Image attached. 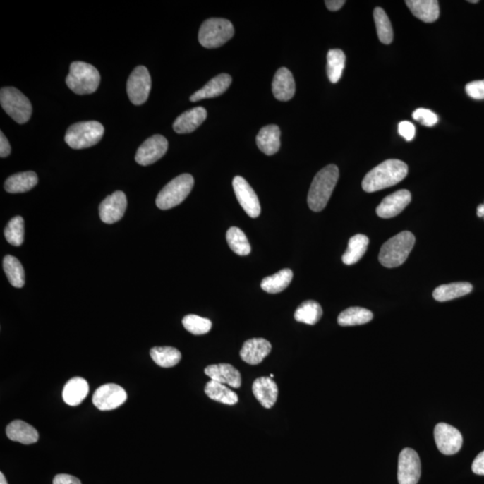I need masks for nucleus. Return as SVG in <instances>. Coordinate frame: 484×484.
I'll use <instances>...</instances> for the list:
<instances>
[{"instance_id": "nucleus-50", "label": "nucleus", "mask_w": 484, "mask_h": 484, "mask_svg": "<svg viewBox=\"0 0 484 484\" xmlns=\"http://www.w3.org/2000/svg\"><path fill=\"white\" fill-rule=\"evenodd\" d=\"M270 377H271V379H273V377H274V374H271Z\"/></svg>"}, {"instance_id": "nucleus-29", "label": "nucleus", "mask_w": 484, "mask_h": 484, "mask_svg": "<svg viewBox=\"0 0 484 484\" xmlns=\"http://www.w3.org/2000/svg\"><path fill=\"white\" fill-rule=\"evenodd\" d=\"M205 392L209 399L217 401V402L234 406L238 403V399L237 394L228 387L226 385L210 380L205 385Z\"/></svg>"}, {"instance_id": "nucleus-34", "label": "nucleus", "mask_w": 484, "mask_h": 484, "mask_svg": "<svg viewBox=\"0 0 484 484\" xmlns=\"http://www.w3.org/2000/svg\"><path fill=\"white\" fill-rule=\"evenodd\" d=\"M327 58L328 79L333 84H336L342 78L344 66H346V55L342 49H333L328 52Z\"/></svg>"}, {"instance_id": "nucleus-24", "label": "nucleus", "mask_w": 484, "mask_h": 484, "mask_svg": "<svg viewBox=\"0 0 484 484\" xmlns=\"http://www.w3.org/2000/svg\"><path fill=\"white\" fill-rule=\"evenodd\" d=\"M89 392V385L87 381L83 377H73L65 385L63 389L62 397L64 402L68 406H79Z\"/></svg>"}, {"instance_id": "nucleus-7", "label": "nucleus", "mask_w": 484, "mask_h": 484, "mask_svg": "<svg viewBox=\"0 0 484 484\" xmlns=\"http://www.w3.org/2000/svg\"><path fill=\"white\" fill-rule=\"evenodd\" d=\"M194 186V178L190 174H181L169 182L158 194L157 205L162 210L177 207L190 194Z\"/></svg>"}, {"instance_id": "nucleus-21", "label": "nucleus", "mask_w": 484, "mask_h": 484, "mask_svg": "<svg viewBox=\"0 0 484 484\" xmlns=\"http://www.w3.org/2000/svg\"><path fill=\"white\" fill-rule=\"evenodd\" d=\"M272 90L277 100L286 102L291 100L295 94V82L289 69L282 68L274 75Z\"/></svg>"}, {"instance_id": "nucleus-48", "label": "nucleus", "mask_w": 484, "mask_h": 484, "mask_svg": "<svg viewBox=\"0 0 484 484\" xmlns=\"http://www.w3.org/2000/svg\"><path fill=\"white\" fill-rule=\"evenodd\" d=\"M0 484H8L6 477L4 476V473H0Z\"/></svg>"}, {"instance_id": "nucleus-32", "label": "nucleus", "mask_w": 484, "mask_h": 484, "mask_svg": "<svg viewBox=\"0 0 484 484\" xmlns=\"http://www.w3.org/2000/svg\"><path fill=\"white\" fill-rule=\"evenodd\" d=\"M293 271L289 268H285L273 276L264 278L261 282V288L268 294H279L286 289L293 280Z\"/></svg>"}, {"instance_id": "nucleus-11", "label": "nucleus", "mask_w": 484, "mask_h": 484, "mask_svg": "<svg viewBox=\"0 0 484 484\" xmlns=\"http://www.w3.org/2000/svg\"><path fill=\"white\" fill-rule=\"evenodd\" d=\"M437 449L444 455H455L463 445L462 434L455 427L445 423L437 424L434 430Z\"/></svg>"}, {"instance_id": "nucleus-20", "label": "nucleus", "mask_w": 484, "mask_h": 484, "mask_svg": "<svg viewBox=\"0 0 484 484\" xmlns=\"http://www.w3.org/2000/svg\"><path fill=\"white\" fill-rule=\"evenodd\" d=\"M207 117V112L203 107H195L179 116L174 123L176 133H191L203 123Z\"/></svg>"}, {"instance_id": "nucleus-23", "label": "nucleus", "mask_w": 484, "mask_h": 484, "mask_svg": "<svg viewBox=\"0 0 484 484\" xmlns=\"http://www.w3.org/2000/svg\"><path fill=\"white\" fill-rule=\"evenodd\" d=\"M6 436L13 442L30 445L38 442L39 433L35 428L23 421H14L6 427Z\"/></svg>"}, {"instance_id": "nucleus-17", "label": "nucleus", "mask_w": 484, "mask_h": 484, "mask_svg": "<svg viewBox=\"0 0 484 484\" xmlns=\"http://www.w3.org/2000/svg\"><path fill=\"white\" fill-rule=\"evenodd\" d=\"M205 373L210 377L211 380L226 385L234 389H238L241 386L240 371L231 364L220 363L209 365L205 368Z\"/></svg>"}, {"instance_id": "nucleus-39", "label": "nucleus", "mask_w": 484, "mask_h": 484, "mask_svg": "<svg viewBox=\"0 0 484 484\" xmlns=\"http://www.w3.org/2000/svg\"><path fill=\"white\" fill-rule=\"evenodd\" d=\"M6 241L13 246H21L25 240V222L21 217H16L9 221L4 231Z\"/></svg>"}, {"instance_id": "nucleus-4", "label": "nucleus", "mask_w": 484, "mask_h": 484, "mask_svg": "<svg viewBox=\"0 0 484 484\" xmlns=\"http://www.w3.org/2000/svg\"><path fill=\"white\" fill-rule=\"evenodd\" d=\"M101 82L100 73L94 66L82 61H75L66 79V84L76 95H91L97 90Z\"/></svg>"}, {"instance_id": "nucleus-36", "label": "nucleus", "mask_w": 484, "mask_h": 484, "mask_svg": "<svg viewBox=\"0 0 484 484\" xmlns=\"http://www.w3.org/2000/svg\"><path fill=\"white\" fill-rule=\"evenodd\" d=\"M150 356L152 361L162 368L174 367L181 360V351L170 346L152 348Z\"/></svg>"}, {"instance_id": "nucleus-13", "label": "nucleus", "mask_w": 484, "mask_h": 484, "mask_svg": "<svg viewBox=\"0 0 484 484\" xmlns=\"http://www.w3.org/2000/svg\"><path fill=\"white\" fill-rule=\"evenodd\" d=\"M168 150L167 139L162 135L149 138L138 149L135 162L143 167H147L160 160Z\"/></svg>"}, {"instance_id": "nucleus-28", "label": "nucleus", "mask_w": 484, "mask_h": 484, "mask_svg": "<svg viewBox=\"0 0 484 484\" xmlns=\"http://www.w3.org/2000/svg\"><path fill=\"white\" fill-rule=\"evenodd\" d=\"M472 291L473 285L470 283H466V282L443 284L434 290L433 298L437 301L444 303V301H452L456 298L465 296Z\"/></svg>"}, {"instance_id": "nucleus-41", "label": "nucleus", "mask_w": 484, "mask_h": 484, "mask_svg": "<svg viewBox=\"0 0 484 484\" xmlns=\"http://www.w3.org/2000/svg\"><path fill=\"white\" fill-rule=\"evenodd\" d=\"M413 118L426 127H433L439 121L437 116L427 109H417L413 114Z\"/></svg>"}, {"instance_id": "nucleus-1", "label": "nucleus", "mask_w": 484, "mask_h": 484, "mask_svg": "<svg viewBox=\"0 0 484 484\" xmlns=\"http://www.w3.org/2000/svg\"><path fill=\"white\" fill-rule=\"evenodd\" d=\"M409 174V167L404 162L391 159L368 172L363 181V188L373 193L399 183Z\"/></svg>"}, {"instance_id": "nucleus-26", "label": "nucleus", "mask_w": 484, "mask_h": 484, "mask_svg": "<svg viewBox=\"0 0 484 484\" xmlns=\"http://www.w3.org/2000/svg\"><path fill=\"white\" fill-rule=\"evenodd\" d=\"M406 4L413 16L423 22L433 23L439 18L440 6L436 0H409Z\"/></svg>"}, {"instance_id": "nucleus-37", "label": "nucleus", "mask_w": 484, "mask_h": 484, "mask_svg": "<svg viewBox=\"0 0 484 484\" xmlns=\"http://www.w3.org/2000/svg\"><path fill=\"white\" fill-rule=\"evenodd\" d=\"M226 240L231 250L238 256H247L251 247L246 235L238 227H231L226 234Z\"/></svg>"}, {"instance_id": "nucleus-18", "label": "nucleus", "mask_w": 484, "mask_h": 484, "mask_svg": "<svg viewBox=\"0 0 484 484\" xmlns=\"http://www.w3.org/2000/svg\"><path fill=\"white\" fill-rule=\"evenodd\" d=\"M271 344L267 340L264 338H253L244 343L240 356L245 363L258 365L271 353Z\"/></svg>"}, {"instance_id": "nucleus-5", "label": "nucleus", "mask_w": 484, "mask_h": 484, "mask_svg": "<svg viewBox=\"0 0 484 484\" xmlns=\"http://www.w3.org/2000/svg\"><path fill=\"white\" fill-rule=\"evenodd\" d=\"M104 135V127L98 121H84L68 128L65 141L73 149L94 147Z\"/></svg>"}, {"instance_id": "nucleus-9", "label": "nucleus", "mask_w": 484, "mask_h": 484, "mask_svg": "<svg viewBox=\"0 0 484 484\" xmlns=\"http://www.w3.org/2000/svg\"><path fill=\"white\" fill-rule=\"evenodd\" d=\"M152 87L151 75L144 66L135 68L129 75L127 92L129 100L135 105H142L147 101Z\"/></svg>"}, {"instance_id": "nucleus-31", "label": "nucleus", "mask_w": 484, "mask_h": 484, "mask_svg": "<svg viewBox=\"0 0 484 484\" xmlns=\"http://www.w3.org/2000/svg\"><path fill=\"white\" fill-rule=\"evenodd\" d=\"M373 313L370 310L360 307H351L341 313L337 322L342 327L360 326L373 320Z\"/></svg>"}, {"instance_id": "nucleus-27", "label": "nucleus", "mask_w": 484, "mask_h": 484, "mask_svg": "<svg viewBox=\"0 0 484 484\" xmlns=\"http://www.w3.org/2000/svg\"><path fill=\"white\" fill-rule=\"evenodd\" d=\"M38 183V176L34 171H25L16 174L5 182V190L8 193H24L31 190Z\"/></svg>"}, {"instance_id": "nucleus-6", "label": "nucleus", "mask_w": 484, "mask_h": 484, "mask_svg": "<svg viewBox=\"0 0 484 484\" xmlns=\"http://www.w3.org/2000/svg\"><path fill=\"white\" fill-rule=\"evenodd\" d=\"M234 35V28L229 20L209 18L202 24L198 41L203 47L215 49L230 41Z\"/></svg>"}, {"instance_id": "nucleus-15", "label": "nucleus", "mask_w": 484, "mask_h": 484, "mask_svg": "<svg viewBox=\"0 0 484 484\" xmlns=\"http://www.w3.org/2000/svg\"><path fill=\"white\" fill-rule=\"evenodd\" d=\"M127 205V197L124 192L119 190L108 195L99 207L101 220L108 224L117 223L124 217Z\"/></svg>"}, {"instance_id": "nucleus-49", "label": "nucleus", "mask_w": 484, "mask_h": 484, "mask_svg": "<svg viewBox=\"0 0 484 484\" xmlns=\"http://www.w3.org/2000/svg\"><path fill=\"white\" fill-rule=\"evenodd\" d=\"M468 2H470V3H478L479 1H477V0H476V1H468Z\"/></svg>"}, {"instance_id": "nucleus-46", "label": "nucleus", "mask_w": 484, "mask_h": 484, "mask_svg": "<svg viewBox=\"0 0 484 484\" xmlns=\"http://www.w3.org/2000/svg\"><path fill=\"white\" fill-rule=\"evenodd\" d=\"M10 152H11V147H10L8 138L1 132V134H0V157L2 158L8 157Z\"/></svg>"}, {"instance_id": "nucleus-43", "label": "nucleus", "mask_w": 484, "mask_h": 484, "mask_svg": "<svg viewBox=\"0 0 484 484\" xmlns=\"http://www.w3.org/2000/svg\"><path fill=\"white\" fill-rule=\"evenodd\" d=\"M399 132L401 137H403L406 141H412L416 137V129L410 121H402L399 123Z\"/></svg>"}, {"instance_id": "nucleus-35", "label": "nucleus", "mask_w": 484, "mask_h": 484, "mask_svg": "<svg viewBox=\"0 0 484 484\" xmlns=\"http://www.w3.org/2000/svg\"><path fill=\"white\" fill-rule=\"evenodd\" d=\"M3 268H4L6 277L9 283L16 288H22L25 283V274L24 267L18 258L8 255L3 260Z\"/></svg>"}, {"instance_id": "nucleus-14", "label": "nucleus", "mask_w": 484, "mask_h": 484, "mask_svg": "<svg viewBox=\"0 0 484 484\" xmlns=\"http://www.w3.org/2000/svg\"><path fill=\"white\" fill-rule=\"evenodd\" d=\"M233 186L238 203L248 217L251 218L260 217L261 212L260 200L248 181L241 176H236L234 179Z\"/></svg>"}, {"instance_id": "nucleus-30", "label": "nucleus", "mask_w": 484, "mask_h": 484, "mask_svg": "<svg viewBox=\"0 0 484 484\" xmlns=\"http://www.w3.org/2000/svg\"><path fill=\"white\" fill-rule=\"evenodd\" d=\"M369 242V238L363 234H356L351 237L346 253L343 255L344 263L347 266L357 263L366 253Z\"/></svg>"}, {"instance_id": "nucleus-22", "label": "nucleus", "mask_w": 484, "mask_h": 484, "mask_svg": "<svg viewBox=\"0 0 484 484\" xmlns=\"http://www.w3.org/2000/svg\"><path fill=\"white\" fill-rule=\"evenodd\" d=\"M231 81H233V79H231L230 75H218L213 79H211L203 88L192 95L190 100L191 102H198L204 100V99L217 97V96L223 95L224 92L227 91L229 86L231 84Z\"/></svg>"}, {"instance_id": "nucleus-3", "label": "nucleus", "mask_w": 484, "mask_h": 484, "mask_svg": "<svg viewBox=\"0 0 484 484\" xmlns=\"http://www.w3.org/2000/svg\"><path fill=\"white\" fill-rule=\"evenodd\" d=\"M416 243V237L410 231H402L385 242L381 248L379 260L385 267H397L409 258Z\"/></svg>"}, {"instance_id": "nucleus-25", "label": "nucleus", "mask_w": 484, "mask_h": 484, "mask_svg": "<svg viewBox=\"0 0 484 484\" xmlns=\"http://www.w3.org/2000/svg\"><path fill=\"white\" fill-rule=\"evenodd\" d=\"M281 131L277 125H268L260 129L257 145L265 155H273L279 151Z\"/></svg>"}, {"instance_id": "nucleus-19", "label": "nucleus", "mask_w": 484, "mask_h": 484, "mask_svg": "<svg viewBox=\"0 0 484 484\" xmlns=\"http://www.w3.org/2000/svg\"><path fill=\"white\" fill-rule=\"evenodd\" d=\"M252 391L258 402L265 409H270L276 404L278 397V387L271 377H258L252 385Z\"/></svg>"}, {"instance_id": "nucleus-38", "label": "nucleus", "mask_w": 484, "mask_h": 484, "mask_svg": "<svg viewBox=\"0 0 484 484\" xmlns=\"http://www.w3.org/2000/svg\"><path fill=\"white\" fill-rule=\"evenodd\" d=\"M373 16L380 41L384 44H390L393 41L394 32L389 16L381 8H376Z\"/></svg>"}, {"instance_id": "nucleus-40", "label": "nucleus", "mask_w": 484, "mask_h": 484, "mask_svg": "<svg viewBox=\"0 0 484 484\" xmlns=\"http://www.w3.org/2000/svg\"><path fill=\"white\" fill-rule=\"evenodd\" d=\"M185 329L195 336L205 334L211 330L212 322L208 318L198 316V315H188L182 320Z\"/></svg>"}, {"instance_id": "nucleus-2", "label": "nucleus", "mask_w": 484, "mask_h": 484, "mask_svg": "<svg viewBox=\"0 0 484 484\" xmlns=\"http://www.w3.org/2000/svg\"><path fill=\"white\" fill-rule=\"evenodd\" d=\"M338 178L339 170L334 164L327 165L317 172L308 195V205L311 210L320 212L326 207L336 188Z\"/></svg>"}, {"instance_id": "nucleus-16", "label": "nucleus", "mask_w": 484, "mask_h": 484, "mask_svg": "<svg viewBox=\"0 0 484 484\" xmlns=\"http://www.w3.org/2000/svg\"><path fill=\"white\" fill-rule=\"evenodd\" d=\"M412 195L409 190H401L387 195L377 207V214L380 218L389 219L397 217L411 203Z\"/></svg>"}, {"instance_id": "nucleus-10", "label": "nucleus", "mask_w": 484, "mask_h": 484, "mask_svg": "<svg viewBox=\"0 0 484 484\" xmlns=\"http://www.w3.org/2000/svg\"><path fill=\"white\" fill-rule=\"evenodd\" d=\"M422 466L416 451L409 447L401 451L397 471L399 484H417L420 480Z\"/></svg>"}, {"instance_id": "nucleus-47", "label": "nucleus", "mask_w": 484, "mask_h": 484, "mask_svg": "<svg viewBox=\"0 0 484 484\" xmlns=\"http://www.w3.org/2000/svg\"><path fill=\"white\" fill-rule=\"evenodd\" d=\"M327 8L330 10V11H337L343 8L344 5L346 4L344 0H327L325 1Z\"/></svg>"}, {"instance_id": "nucleus-12", "label": "nucleus", "mask_w": 484, "mask_h": 484, "mask_svg": "<svg viewBox=\"0 0 484 484\" xmlns=\"http://www.w3.org/2000/svg\"><path fill=\"white\" fill-rule=\"evenodd\" d=\"M128 399L123 387L116 384H106L99 387L92 397V403L101 411L118 409Z\"/></svg>"}, {"instance_id": "nucleus-44", "label": "nucleus", "mask_w": 484, "mask_h": 484, "mask_svg": "<svg viewBox=\"0 0 484 484\" xmlns=\"http://www.w3.org/2000/svg\"><path fill=\"white\" fill-rule=\"evenodd\" d=\"M53 484H82L80 480L75 476L61 473L55 476Z\"/></svg>"}, {"instance_id": "nucleus-8", "label": "nucleus", "mask_w": 484, "mask_h": 484, "mask_svg": "<svg viewBox=\"0 0 484 484\" xmlns=\"http://www.w3.org/2000/svg\"><path fill=\"white\" fill-rule=\"evenodd\" d=\"M0 104L3 109L18 124H25L31 118V102L15 87H4L0 91Z\"/></svg>"}, {"instance_id": "nucleus-51", "label": "nucleus", "mask_w": 484, "mask_h": 484, "mask_svg": "<svg viewBox=\"0 0 484 484\" xmlns=\"http://www.w3.org/2000/svg\"><path fill=\"white\" fill-rule=\"evenodd\" d=\"M484 218V217H483Z\"/></svg>"}, {"instance_id": "nucleus-45", "label": "nucleus", "mask_w": 484, "mask_h": 484, "mask_svg": "<svg viewBox=\"0 0 484 484\" xmlns=\"http://www.w3.org/2000/svg\"><path fill=\"white\" fill-rule=\"evenodd\" d=\"M472 470L476 475L484 476V451L473 460Z\"/></svg>"}, {"instance_id": "nucleus-33", "label": "nucleus", "mask_w": 484, "mask_h": 484, "mask_svg": "<svg viewBox=\"0 0 484 484\" xmlns=\"http://www.w3.org/2000/svg\"><path fill=\"white\" fill-rule=\"evenodd\" d=\"M322 314V308L320 303L315 301H306L298 307L294 313V318L298 322L313 326L320 321Z\"/></svg>"}, {"instance_id": "nucleus-42", "label": "nucleus", "mask_w": 484, "mask_h": 484, "mask_svg": "<svg viewBox=\"0 0 484 484\" xmlns=\"http://www.w3.org/2000/svg\"><path fill=\"white\" fill-rule=\"evenodd\" d=\"M466 94L476 100L484 99V80L470 82L466 86Z\"/></svg>"}]
</instances>
